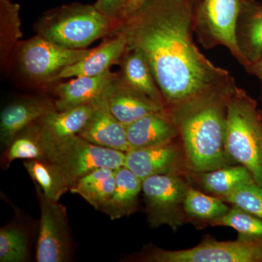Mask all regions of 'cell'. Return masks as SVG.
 <instances>
[{"label": "cell", "mask_w": 262, "mask_h": 262, "mask_svg": "<svg viewBox=\"0 0 262 262\" xmlns=\"http://www.w3.org/2000/svg\"><path fill=\"white\" fill-rule=\"evenodd\" d=\"M196 0H149L122 22L127 50L139 49L149 62L163 94L173 110L237 86L227 70L213 64L193 39Z\"/></svg>", "instance_id": "cell-1"}, {"label": "cell", "mask_w": 262, "mask_h": 262, "mask_svg": "<svg viewBox=\"0 0 262 262\" xmlns=\"http://www.w3.org/2000/svg\"><path fill=\"white\" fill-rule=\"evenodd\" d=\"M232 91L167 110L178 127L186 163L193 171H211L230 160L226 151L225 130L227 98Z\"/></svg>", "instance_id": "cell-2"}, {"label": "cell", "mask_w": 262, "mask_h": 262, "mask_svg": "<svg viewBox=\"0 0 262 262\" xmlns=\"http://www.w3.org/2000/svg\"><path fill=\"white\" fill-rule=\"evenodd\" d=\"M121 24L108 18L94 5L72 4L43 15L34 29L38 35L62 47L82 50L101 38L113 35Z\"/></svg>", "instance_id": "cell-3"}, {"label": "cell", "mask_w": 262, "mask_h": 262, "mask_svg": "<svg viewBox=\"0 0 262 262\" xmlns=\"http://www.w3.org/2000/svg\"><path fill=\"white\" fill-rule=\"evenodd\" d=\"M225 148L262 187V117L256 101L237 86L227 98Z\"/></svg>", "instance_id": "cell-4"}, {"label": "cell", "mask_w": 262, "mask_h": 262, "mask_svg": "<svg viewBox=\"0 0 262 262\" xmlns=\"http://www.w3.org/2000/svg\"><path fill=\"white\" fill-rule=\"evenodd\" d=\"M42 144L46 159L63 169L74 184L94 169L121 168L126 158V153L123 151L96 145L79 135L58 141L42 136Z\"/></svg>", "instance_id": "cell-5"}, {"label": "cell", "mask_w": 262, "mask_h": 262, "mask_svg": "<svg viewBox=\"0 0 262 262\" xmlns=\"http://www.w3.org/2000/svg\"><path fill=\"white\" fill-rule=\"evenodd\" d=\"M244 0H201L194 13V32L206 49L222 46L241 65L244 60L236 40V27Z\"/></svg>", "instance_id": "cell-6"}, {"label": "cell", "mask_w": 262, "mask_h": 262, "mask_svg": "<svg viewBox=\"0 0 262 262\" xmlns=\"http://www.w3.org/2000/svg\"><path fill=\"white\" fill-rule=\"evenodd\" d=\"M18 70L32 82L58 80L66 67L80 61L91 49L72 50L62 47L39 35L19 42L16 46Z\"/></svg>", "instance_id": "cell-7"}, {"label": "cell", "mask_w": 262, "mask_h": 262, "mask_svg": "<svg viewBox=\"0 0 262 262\" xmlns=\"http://www.w3.org/2000/svg\"><path fill=\"white\" fill-rule=\"evenodd\" d=\"M139 259L147 262H262V238L208 241L180 251L148 247L140 253Z\"/></svg>", "instance_id": "cell-8"}, {"label": "cell", "mask_w": 262, "mask_h": 262, "mask_svg": "<svg viewBox=\"0 0 262 262\" xmlns=\"http://www.w3.org/2000/svg\"><path fill=\"white\" fill-rule=\"evenodd\" d=\"M34 186L40 208L36 261H70L73 257L75 247L67 208L58 201L48 198L37 184Z\"/></svg>", "instance_id": "cell-9"}, {"label": "cell", "mask_w": 262, "mask_h": 262, "mask_svg": "<svg viewBox=\"0 0 262 262\" xmlns=\"http://www.w3.org/2000/svg\"><path fill=\"white\" fill-rule=\"evenodd\" d=\"M188 188L177 173L151 176L142 181L146 213L151 227L178 225Z\"/></svg>", "instance_id": "cell-10"}, {"label": "cell", "mask_w": 262, "mask_h": 262, "mask_svg": "<svg viewBox=\"0 0 262 262\" xmlns=\"http://www.w3.org/2000/svg\"><path fill=\"white\" fill-rule=\"evenodd\" d=\"M55 100L47 96L22 97L7 105L0 116V141L6 147L20 131L56 111Z\"/></svg>", "instance_id": "cell-11"}, {"label": "cell", "mask_w": 262, "mask_h": 262, "mask_svg": "<svg viewBox=\"0 0 262 262\" xmlns=\"http://www.w3.org/2000/svg\"><path fill=\"white\" fill-rule=\"evenodd\" d=\"M103 97L114 116L125 126L146 115L165 108L161 103L133 89L122 80L119 73L105 91Z\"/></svg>", "instance_id": "cell-12"}, {"label": "cell", "mask_w": 262, "mask_h": 262, "mask_svg": "<svg viewBox=\"0 0 262 262\" xmlns=\"http://www.w3.org/2000/svg\"><path fill=\"white\" fill-rule=\"evenodd\" d=\"M93 104V113L79 136L96 145L127 152L126 126L114 116L103 96Z\"/></svg>", "instance_id": "cell-13"}, {"label": "cell", "mask_w": 262, "mask_h": 262, "mask_svg": "<svg viewBox=\"0 0 262 262\" xmlns=\"http://www.w3.org/2000/svg\"><path fill=\"white\" fill-rule=\"evenodd\" d=\"M181 160L182 151L173 140L150 147L129 150L124 166L143 181L151 176L177 173Z\"/></svg>", "instance_id": "cell-14"}, {"label": "cell", "mask_w": 262, "mask_h": 262, "mask_svg": "<svg viewBox=\"0 0 262 262\" xmlns=\"http://www.w3.org/2000/svg\"><path fill=\"white\" fill-rule=\"evenodd\" d=\"M127 51V40L123 33L117 31L105 39L80 61L66 67L58 79L102 75L110 70V67L121 62Z\"/></svg>", "instance_id": "cell-15"}, {"label": "cell", "mask_w": 262, "mask_h": 262, "mask_svg": "<svg viewBox=\"0 0 262 262\" xmlns=\"http://www.w3.org/2000/svg\"><path fill=\"white\" fill-rule=\"evenodd\" d=\"M117 75V73L108 70L102 75L94 77L80 76L74 77L68 82L57 84L53 89L56 96L55 100L56 110L63 111L94 103L103 96Z\"/></svg>", "instance_id": "cell-16"}, {"label": "cell", "mask_w": 262, "mask_h": 262, "mask_svg": "<svg viewBox=\"0 0 262 262\" xmlns=\"http://www.w3.org/2000/svg\"><path fill=\"white\" fill-rule=\"evenodd\" d=\"M126 132L130 150L159 145L179 135L178 127L165 108L127 125Z\"/></svg>", "instance_id": "cell-17"}, {"label": "cell", "mask_w": 262, "mask_h": 262, "mask_svg": "<svg viewBox=\"0 0 262 262\" xmlns=\"http://www.w3.org/2000/svg\"><path fill=\"white\" fill-rule=\"evenodd\" d=\"M236 40L245 69L262 59V4L244 0L236 27Z\"/></svg>", "instance_id": "cell-18"}, {"label": "cell", "mask_w": 262, "mask_h": 262, "mask_svg": "<svg viewBox=\"0 0 262 262\" xmlns=\"http://www.w3.org/2000/svg\"><path fill=\"white\" fill-rule=\"evenodd\" d=\"M119 75L124 82L165 106L163 94L157 84L146 56L139 49H128L120 62Z\"/></svg>", "instance_id": "cell-19"}, {"label": "cell", "mask_w": 262, "mask_h": 262, "mask_svg": "<svg viewBox=\"0 0 262 262\" xmlns=\"http://www.w3.org/2000/svg\"><path fill=\"white\" fill-rule=\"evenodd\" d=\"M94 104L82 105L63 111L52 112L38 120L44 139L58 141L79 135L89 121Z\"/></svg>", "instance_id": "cell-20"}, {"label": "cell", "mask_w": 262, "mask_h": 262, "mask_svg": "<svg viewBox=\"0 0 262 262\" xmlns=\"http://www.w3.org/2000/svg\"><path fill=\"white\" fill-rule=\"evenodd\" d=\"M142 180L125 166L116 170V187L113 196L100 211L111 220L131 214L136 209Z\"/></svg>", "instance_id": "cell-21"}, {"label": "cell", "mask_w": 262, "mask_h": 262, "mask_svg": "<svg viewBox=\"0 0 262 262\" xmlns=\"http://www.w3.org/2000/svg\"><path fill=\"white\" fill-rule=\"evenodd\" d=\"M24 168L34 184L43 194L54 201H59L65 193L70 191L74 182L57 164L48 159L24 160Z\"/></svg>", "instance_id": "cell-22"}, {"label": "cell", "mask_w": 262, "mask_h": 262, "mask_svg": "<svg viewBox=\"0 0 262 262\" xmlns=\"http://www.w3.org/2000/svg\"><path fill=\"white\" fill-rule=\"evenodd\" d=\"M116 187V170L101 167L81 177L71 188L95 209L99 211L113 196Z\"/></svg>", "instance_id": "cell-23"}, {"label": "cell", "mask_w": 262, "mask_h": 262, "mask_svg": "<svg viewBox=\"0 0 262 262\" xmlns=\"http://www.w3.org/2000/svg\"><path fill=\"white\" fill-rule=\"evenodd\" d=\"M32 232L20 219L0 229V261L27 262L31 257Z\"/></svg>", "instance_id": "cell-24"}, {"label": "cell", "mask_w": 262, "mask_h": 262, "mask_svg": "<svg viewBox=\"0 0 262 262\" xmlns=\"http://www.w3.org/2000/svg\"><path fill=\"white\" fill-rule=\"evenodd\" d=\"M18 159H46L38 121L20 131L5 148L1 156L2 168L6 170L12 162Z\"/></svg>", "instance_id": "cell-25"}, {"label": "cell", "mask_w": 262, "mask_h": 262, "mask_svg": "<svg viewBox=\"0 0 262 262\" xmlns=\"http://www.w3.org/2000/svg\"><path fill=\"white\" fill-rule=\"evenodd\" d=\"M202 182L208 192L221 199L243 184L255 182L252 174L244 165L225 167L203 173Z\"/></svg>", "instance_id": "cell-26"}, {"label": "cell", "mask_w": 262, "mask_h": 262, "mask_svg": "<svg viewBox=\"0 0 262 262\" xmlns=\"http://www.w3.org/2000/svg\"><path fill=\"white\" fill-rule=\"evenodd\" d=\"M183 209L189 217L211 221L212 223L226 214L229 208L221 198L207 195L189 187L184 198Z\"/></svg>", "instance_id": "cell-27"}, {"label": "cell", "mask_w": 262, "mask_h": 262, "mask_svg": "<svg viewBox=\"0 0 262 262\" xmlns=\"http://www.w3.org/2000/svg\"><path fill=\"white\" fill-rule=\"evenodd\" d=\"M19 7L8 0H1V34L0 48L3 64L8 61L22 36Z\"/></svg>", "instance_id": "cell-28"}, {"label": "cell", "mask_w": 262, "mask_h": 262, "mask_svg": "<svg viewBox=\"0 0 262 262\" xmlns=\"http://www.w3.org/2000/svg\"><path fill=\"white\" fill-rule=\"evenodd\" d=\"M212 224L232 227L241 234V238H262V220L237 206H233Z\"/></svg>", "instance_id": "cell-29"}, {"label": "cell", "mask_w": 262, "mask_h": 262, "mask_svg": "<svg viewBox=\"0 0 262 262\" xmlns=\"http://www.w3.org/2000/svg\"><path fill=\"white\" fill-rule=\"evenodd\" d=\"M222 200L262 220V187L256 182L239 186Z\"/></svg>", "instance_id": "cell-30"}, {"label": "cell", "mask_w": 262, "mask_h": 262, "mask_svg": "<svg viewBox=\"0 0 262 262\" xmlns=\"http://www.w3.org/2000/svg\"><path fill=\"white\" fill-rule=\"evenodd\" d=\"M128 0H97L94 6L108 18L122 23Z\"/></svg>", "instance_id": "cell-31"}, {"label": "cell", "mask_w": 262, "mask_h": 262, "mask_svg": "<svg viewBox=\"0 0 262 262\" xmlns=\"http://www.w3.org/2000/svg\"><path fill=\"white\" fill-rule=\"evenodd\" d=\"M148 1L149 0H128L124 12V20L141 9Z\"/></svg>", "instance_id": "cell-32"}, {"label": "cell", "mask_w": 262, "mask_h": 262, "mask_svg": "<svg viewBox=\"0 0 262 262\" xmlns=\"http://www.w3.org/2000/svg\"><path fill=\"white\" fill-rule=\"evenodd\" d=\"M248 72L257 77L261 84L262 89V59L253 63L246 69Z\"/></svg>", "instance_id": "cell-33"}]
</instances>
